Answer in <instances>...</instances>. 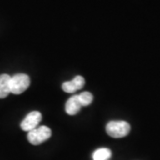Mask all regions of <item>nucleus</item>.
Instances as JSON below:
<instances>
[{"mask_svg": "<svg viewBox=\"0 0 160 160\" xmlns=\"http://www.w3.org/2000/svg\"><path fill=\"white\" fill-rule=\"evenodd\" d=\"M131 130V126L126 121H110L106 126V132L110 137L123 138Z\"/></svg>", "mask_w": 160, "mask_h": 160, "instance_id": "f257e3e1", "label": "nucleus"}, {"mask_svg": "<svg viewBox=\"0 0 160 160\" xmlns=\"http://www.w3.org/2000/svg\"><path fill=\"white\" fill-rule=\"evenodd\" d=\"M30 79L28 75L19 73L11 77L10 79V88L11 93L21 94L29 88Z\"/></svg>", "mask_w": 160, "mask_h": 160, "instance_id": "f03ea898", "label": "nucleus"}, {"mask_svg": "<svg viewBox=\"0 0 160 160\" xmlns=\"http://www.w3.org/2000/svg\"><path fill=\"white\" fill-rule=\"evenodd\" d=\"M52 131L46 126H38L28 132V141L32 145H39L51 137Z\"/></svg>", "mask_w": 160, "mask_h": 160, "instance_id": "7ed1b4c3", "label": "nucleus"}, {"mask_svg": "<svg viewBox=\"0 0 160 160\" xmlns=\"http://www.w3.org/2000/svg\"><path fill=\"white\" fill-rule=\"evenodd\" d=\"M42 120V115L38 111H31L21 123V128L23 131L29 132L37 128Z\"/></svg>", "mask_w": 160, "mask_h": 160, "instance_id": "20e7f679", "label": "nucleus"}, {"mask_svg": "<svg viewBox=\"0 0 160 160\" xmlns=\"http://www.w3.org/2000/svg\"><path fill=\"white\" fill-rule=\"evenodd\" d=\"M85 86V78L82 76H77L70 81H66L62 84V90L66 92L72 93L82 89Z\"/></svg>", "mask_w": 160, "mask_h": 160, "instance_id": "39448f33", "label": "nucleus"}, {"mask_svg": "<svg viewBox=\"0 0 160 160\" xmlns=\"http://www.w3.org/2000/svg\"><path fill=\"white\" fill-rule=\"evenodd\" d=\"M81 108H82V105L80 103L78 94L73 95L69 98L66 102V105H65V110L70 116H74L77 113H78Z\"/></svg>", "mask_w": 160, "mask_h": 160, "instance_id": "423d86ee", "label": "nucleus"}, {"mask_svg": "<svg viewBox=\"0 0 160 160\" xmlns=\"http://www.w3.org/2000/svg\"><path fill=\"white\" fill-rule=\"evenodd\" d=\"M11 77L7 74L0 75V99H4L11 93L10 88Z\"/></svg>", "mask_w": 160, "mask_h": 160, "instance_id": "0eeeda50", "label": "nucleus"}, {"mask_svg": "<svg viewBox=\"0 0 160 160\" xmlns=\"http://www.w3.org/2000/svg\"><path fill=\"white\" fill-rule=\"evenodd\" d=\"M111 157V150L107 148L96 149L92 154L93 160H108Z\"/></svg>", "mask_w": 160, "mask_h": 160, "instance_id": "6e6552de", "label": "nucleus"}, {"mask_svg": "<svg viewBox=\"0 0 160 160\" xmlns=\"http://www.w3.org/2000/svg\"><path fill=\"white\" fill-rule=\"evenodd\" d=\"M78 95V99H79L80 103L82 105V107H86L90 105L92 102V100H93V96L91 92H81Z\"/></svg>", "mask_w": 160, "mask_h": 160, "instance_id": "1a4fd4ad", "label": "nucleus"}]
</instances>
